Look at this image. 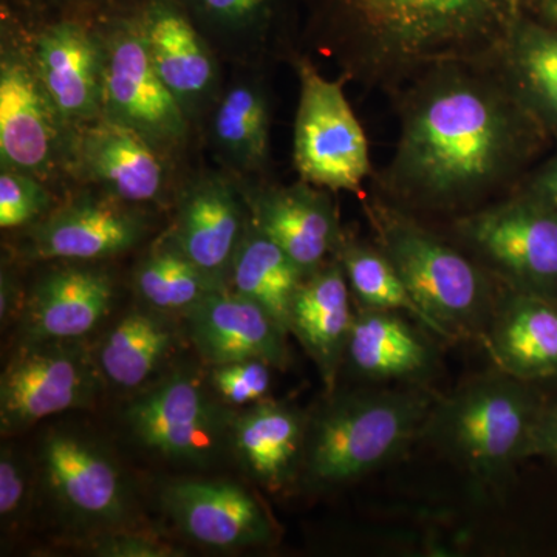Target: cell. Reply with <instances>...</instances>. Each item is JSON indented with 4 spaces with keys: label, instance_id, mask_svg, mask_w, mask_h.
<instances>
[{
    "label": "cell",
    "instance_id": "cell-2",
    "mask_svg": "<svg viewBox=\"0 0 557 557\" xmlns=\"http://www.w3.org/2000/svg\"><path fill=\"white\" fill-rule=\"evenodd\" d=\"M336 22L314 40L344 78L410 86L431 70L497 61L530 0H333Z\"/></svg>",
    "mask_w": 557,
    "mask_h": 557
},
{
    "label": "cell",
    "instance_id": "cell-28",
    "mask_svg": "<svg viewBox=\"0 0 557 557\" xmlns=\"http://www.w3.org/2000/svg\"><path fill=\"white\" fill-rule=\"evenodd\" d=\"M304 278L287 252L249 218L231 269V292L258 304L289 335V310Z\"/></svg>",
    "mask_w": 557,
    "mask_h": 557
},
{
    "label": "cell",
    "instance_id": "cell-20",
    "mask_svg": "<svg viewBox=\"0 0 557 557\" xmlns=\"http://www.w3.org/2000/svg\"><path fill=\"white\" fill-rule=\"evenodd\" d=\"M190 341L212 366L262 359L288 364V333L262 307L231 289L211 293L185 311Z\"/></svg>",
    "mask_w": 557,
    "mask_h": 557
},
{
    "label": "cell",
    "instance_id": "cell-34",
    "mask_svg": "<svg viewBox=\"0 0 557 557\" xmlns=\"http://www.w3.org/2000/svg\"><path fill=\"white\" fill-rule=\"evenodd\" d=\"M271 368L273 366L262 359H244L214 366L211 386L225 405H256L270 392Z\"/></svg>",
    "mask_w": 557,
    "mask_h": 557
},
{
    "label": "cell",
    "instance_id": "cell-15",
    "mask_svg": "<svg viewBox=\"0 0 557 557\" xmlns=\"http://www.w3.org/2000/svg\"><path fill=\"white\" fill-rule=\"evenodd\" d=\"M248 220L239 182L225 171H200L180 190L174 223L164 240L230 289L231 269Z\"/></svg>",
    "mask_w": 557,
    "mask_h": 557
},
{
    "label": "cell",
    "instance_id": "cell-39",
    "mask_svg": "<svg viewBox=\"0 0 557 557\" xmlns=\"http://www.w3.org/2000/svg\"><path fill=\"white\" fill-rule=\"evenodd\" d=\"M520 190L557 208V153L542 164Z\"/></svg>",
    "mask_w": 557,
    "mask_h": 557
},
{
    "label": "cell",
    "instance_id": "cell-7",
    "mask_svg": "<svg viewBox=\"0 0 557 557\" xmlns=\"http://www.w3.org/2000/svg\"><path fill=\"white\" fill-rule=\"evenodd\" d=\"M97 17L106 50L102 119L135 132L175 164L193 126L150 62L135 5Z\"/></svg>",
    "mask_w": 557,
    "mask_h": 557
},
{
    "label": "cell",
    "instance_id": "cell-6",
    "mask_svg": "<svg viewBox=\"0 0 557 557\" xmlns=\"http://www.w3.org/2000/svg\"><path fill=\"white\" fill-rule=\"evenodd\" d=\"M76 132L51 100L33 57L30 30L3 9L0 27V170L24 172L51 189L73 182Z\"/></svg>",
    "mask_w": 557,
    "mask_h": 557
},
{
    "label": "cell",
    "instance_id": "cell-4",
    "mask_svg": "<svg viewBox=\"0 0 557 557\" xmlns=\"http://www.w3.org/2000/svg\"><path fill=\"white\" fill-rule=\"evenodd\" d=\"M368 211L376 245L394 263L429 332L450 343L482 341L500 296L494 274L401 208L375 200Z\"/></svg>",
    "mask_w": 557,
    "mask_h": 557
},
{
    "label": "cell",
    "instance_id": "cell-35",
    "mask_svg": "<svg viewBox=\"0 0 557 557\" xmlns=\"http://www.w3.org/2000/svg\"><path fill=\"white\" fill-rule=\"evenodd\" d=\"M30 493V475L20 456L10 448L0 454V519L13 525L24 516Z\"/></svg>",
    "mask_w": 557,
    "mask_h": 557
},
{
    "label": "cell",
    "instance_id": "cell-24",
    "mask_svg": "<svg viewBox=\"0 0 557 557\" xmlns=\"http://www.w3.org/2000/svg\"><path fill=\"white\" fill-rule=\"evenodd\" d=\"M338 259L304 278L289 310L288 330L310 355L329 392L335 391L357 313Z\"/></svg>",
    "mask_w": 557,
    "mask_h": 557
},
{
    "label": "cell",
    "instance_id": "cell-10",
    "mask_svg": "<svg viewBox=\"0 0 557 557\" xmlns=\"http://www.w3.org/2000/svg\"><path fill=\"white\" fill-rule=\"evenodd\" d=\"M100 387V370L75 341L30 339L0 376L2 434H17L44 418L86 408Z\"/></svg>",
    "mask_w": 557,
    "mask_h": 557
},
{
    "label": "cell",
    "instance_id": "cell-19",
    "mask_svg": "<svg viewBox=\"0 0 557 557\" xmlns=\"http://www.w3.org/2000/svg\"><path fill=\"white\" fill-rule=\"evenodd\" d=\"M44 472L51 493L75 518L94 523H116L129 507L120 468L90 440L54 432L44 442Z\"/></svg>",
    "mask_w": 557,
    "mask_h": 557
},
{
    "label": "cell",
    "instance_id": "cell-3",
    "mask_svg": "<svg viewBox=\"0 0 557 557\" xmlns=\"http://www.w3.org/2000/svg\"><path fill=\"white\" fill-rule=\"evenodd\" d=\"M307 424L299 482L311 493L368 478L421 438L435 398L423 388L330 392Z\"/></svg>",
    "mask_w": 557,
    "mask_h": 557
},
{
    "label": "cell",
    "instance_id": "cell-18",
    "mask_svg": "<svg viewBox=\"0 0 557 557\" xmlns=\"http://www.w3.org/2000/svg\"><path fill=\"white\" fill-rule=\"evenodd\" d=\"M161 504L178 530L205 547H259L274 537L265 508L239 483L182 480L164 487Z\"/></svg>",
    "mask_w": 557,
    "mask_h": 557
},
{
    "label": "cell",
    "instance_id": "cell-32",
    "mask_svg": "<svg viewBox=\"0 0 557 557\" xmlns=\"http://www.w3.org/2000/svg\"><path fill=\"white\" fill-rule=\"evenodd\" d=\"M135 287L149 306L161 311H186L211 293L226 289L164 239L139 260Z\"/></svg>",
    "mask_w": 557,
    "mask_h": 557
},
{
    "label": "cell",
    "instance_id": "cell-5",
    "mask_svg": "<svg viewBox=\"0 0 557 557\" xmlns=\"http://www.w3.org/2000/svg\"><path fill=\"white\" fill-rule=\"evenodd\" d=\"M542 405L531 384L496 369L435 399L420 440L450 458L478 491L498 490L525 460Z\"/></svg>",
    "mask_w": 557,
    "mask_h": 557
},
{
    "label": "cell",
    "instance_id": "cell-8",
    "mask_svg": "<svg viewBox=\"0 0 557 557\" xmlns=\"http://www.w3.org/2000/svg\"><path fill=\"white\" fill-rule=\"evenodd\" d=\"M293 65L299 79L293 132L299 178L322 189L358 193L372 163L368 137L344 91L347 79H329L307 54H296Z\"/></svg>",
    "mask_w": 557,
    "mask_h": 557
},
{
    "label": "cell",
    "instance_id": "cell-1",
    "mask_svg": "<svg viewBox=\"0 0 557 557\" xmlns=\"http://www.w3.org/2000/svg\"><path fill=\"white\" fill-rule=\"evenodd\" d=\"M547 134L500 62L443 65L408 86L383 186L406 207L463 208L518 177Z\"/></svg>",
    "mask_w": 557,
    "mask_h": 557
},
{
    "label": "cell",
    "instance_id": "cell-25",
    "mask_svg": "<svg viewBox=\"0 0 557 557\" xmlns=\"http://www.w3.org/2000/svg\"><path fill=\"white\" fill-rule=\"evenodd\" d=\"M437 362L426 336L401 313L359 309L348 338L347 366L369 383H420Z\"/></svg>",
    "mask_w": 557,
    "mask_h": 557
},
{
    "label": "cell",
    "instance_id": "cell-9",
    "mask_svg": "<svg viewBox=\"0 0 557 557\" xmlns=\"http://www.w3.org/2000/svg\"><path fill=\"white\" fill-rule=\"evenodd\" d=\"M454 231L508 287L557 298V208L520 190L461 215Z\"/></svg>",
    "mask_w": 557,
    "mask_h": 557
},
{
    "label": "cell",
    "instance_id": "cell-37",
    "mask_svg": "<svg viewBox=\"0 0 557 557\" xmlns=\"http://www.w3.org/2000/svg\"><path fill=\"white\" fill-rule=\"evenodd\" d=\"M541 457L557 465V399L544 403L531 429L525 458Z\"/></svg>",
    "mask_w": 557,
    "mask_h": 557
},
{
    "label": "cell",
    "instance_id": "cell-40",
    "mask_svg": "<svg viewBox=\"0 0 557 557\" xmlns=\"http://www.w3.org/2000/svg\"><path fill=\"white\" fill-rule=\"evenodd\" d=\"M20 302V285H17L16 276L3 263L2 274H0V318H2L3 324L13 318Z\"/></svg>",
    "mask_w": 557,
    "mask_h": 557
},
{
    "label": "cell",
    "instance_id": "cell-38",
    "mask_svg": "<svg viewBox=\"0 0 557 557\" xmlns=\"http://www.w3.org/2000/svg\"><path fill=\"white\" fill-rule=\"evenodd\" d=\"M40 9L53 10L57 14H86L100 16L109 11L126 7L127 0H30Z\"/></svg>",
    "mask_w": 557,
    "mask_h": 557
},
{
    "label": "cell",
    "instance_id": "cell-41",
    "mask_svg": "<svg viewBox=\"0 0 557 557\" xmlns=\"http://www.w3.org/2000/svg\"><path fill=\"white\" fill-rule=\"evenodd\" d=\"M548 20L557 27V0H548L547 2Z\"/></svg>",
    "mask_w": 557,
    "mask_h": 557
},
{
    "label": "cell",
    "instance_id": "cell-16",
    "mask_svg": "<svg viewBox=\"0 0 557 557\" xmlns=\"http://www.w3.org/2000/svg\"><path fill=\"white\" fill-rule=\"evenodd\" d=\"M172 166L138 134L100 120L81 127L73 148V182L132 207L161 205L172 189Z\"/></svg>",
    "mask_w": 557,
    "mask_h": 557
},
{
    "label": "cell",
    "instance_id": "cell-23",
    "mask_svg": "<svg viewBox=\"0 0 557 557\" xmlns=\"http://www.w3.org/2000/svg\"><path fill=\"white\" fill-rule=\"evenodd\" d=\"M259 73L236 70L207 120L212 153L236 180H258L270 166L271 101Z\"/></svg>",
    "mask_w": 557,
    "mask_h": 557
},
{
    "label": "cell",
    "instance_id": "cell-27",
    "mask_svg": "<svg viewBox=\"0 0 557 557\" xmlns=\"http://www.w3.org/2000/svg\"><path fill=\"white\" fill-rule=\"evenodd\" d=\"M222 62L260 70L269 61L276 0H180Z\"/></svg>",
    "mask_w": 557,
    "mask_h": 557
},
{
    "label": "cell",
    "instance_id": "cell-33",
    "mask_svg": "<svg viewBox=\"0 0 557 557\" xmlns=\"http://www.w3.org/2000/svg\"><path fill=\"white\" fill-rule=\"evenodd\" d=\"M53 189L24 172L0 170V228L35 225L57 207Z\"/></svg>",
    "mask_w": 557,
    "mask_h": 557
},
{
    "label": "cell",
    "instance_id": "cell-26",
    "mask_svg": "<svg viewBox=\"0 0 557 557\" xmlns=\"http://www.w3.org/2000/svg\"><path fill=\"white\" fill-rule=\"evenodd\" d=\"M309 417L284 403H256L234 417L231 443L249 475L271 493L299 482Z\"/></svg>",
    "mask_w": 557,
    "mask_h": 557
},
{
    "label": "cell",
    "instance_id": "cell-21",
    "mask_svg": "<svg viewBox=\"0 0 557 557\" xmlns=\"http://www.w3.org/2000/svg\"><path fill=\"white\" fill-rule=\"evenodd\" d=\"M482 343L512 379L557 380V298L505 285Z\"/></svg>",
    "mask_w": 557,
    "mask_h": 557
},
{
    "label": "cell",
    "instance_id": "cell-12",
    "mask_svg": "<svg viewBox=\"0 0 557 557\" xmlns=\"http://www.w3.org/2000/svg\"><path fill=\"white\" fill-rule=\"evenodd\" d=\"M148 231L149 222L141 208L100 189L84 190L28 226L22 237L21 255L32 260L97 262L137 247Z\"/></svg>",
    "mask_w": 557,
    "mask_h": 557
},
{
    "label": "cell",
    "instance_id": "cell-36",
    "mask_svg": "<svg viewBox=\"0 0 557 557\" xmlns=\"http://www.w3.org/2000/svg\"><path fill=\"white\" fill-rule=\"evenodd\" d=\"M91 555L104 557H168L182 555L178 548L141 533H116L98 539Z\"/></svg>",
    "mask_w": 557,
    "mask_h": 557
},
{
    "label": "cell",
    "instance_id": "cell-22",
    "mask_svg": "<svg viewBox=\"0 0 557 557\" xmlns=\"http://www.w3.org/2000/svg\"><path fill=\"white\" fill-rule=\"evenodd\" d=\"M69 262L46 271L24 304V329L30 339L76 341L109 313L113 281L108 271Z\"/></svg>",
    "mask_w": 557,
    "mask_h": 557
},
{
    "label": "cell",
    "instance_id": "cell-29",
    "mask_svg": "<svg viewBox=\"0 0 557 557\" xmlns=\"http://www.w3.org/2000/svg\"><path fill=\"white\" fill-rule=\"evenodd\" d=\"M498 62L534 119L548 134L557 132V27L520 22Z\"/></svg>",
    "mask_w": 557,
    "mask_h": 557
},
{
    "label": "cell",
    "instance_id": "cell-13",
    "mask_svg": "<svg viewBox=\"0 0 557 557\" xmlns=\"http://www.w3.org/2000/svg\"><path fill=\"white\" fill-rule=\"evenodd\" d=\"M28 30L40 78L70 129L102 120L106 50L98 17L54 14Z\"/></svg>",
    "mask_w": 557,
    "mask_h": 557
},
{
    "label": "cell",
    "instance_id": "cell-11",
    "mask_svg": "<svg viewBox=\"0 0 557 557\" xmlns=\"http://www.w3.org/2000/svg\"><path fill=\"white\" fill-rule=\"evenodd\" d=\"M124 418L145 448L190 467H207L223 453L234 421L196 376L183 372L135 398Z\"/></svg>",
    "mask_w": 557,
    "mask_h": 557
},
{
    "label": "cell",
    "instance_id": "cell-17",
    "mask_svg": "<svg viewBox=\"0 0 557 557\" xmlns=\"http://www.w3.org/2000/svg\"><path fill=\"white\" fill-rule=\"evenodd\" d=\"M249 218L292 258L306 274L314 273L335 255L343 231L327 189L299 180L277 186L237 180Z\"/></svg>",
    "mask_w": 557,
    "mask_h": 557
},
{
    "label": "cell",
    "instance_id": "cell-30",
    "mask_svg": "<svg viewBox=\"0 0 557 557\" xmlns=\"http://www.w3.org/2000/svg\"><path fill=\"white\" fill-rule=\"evenodd\" d=\"M172 346L174 332L166 321L132 311L102 343L100 370L115 386L137 387L160 368Z\"/></svg>",
    "mask_w": 557,
    "mask_h": 557
},
{
    "label": "cell",
    "instance_id": "cell-14",
    "mask_svg": "<svg viewBox=\"0 0 557 557\" xmlns=\"http://www.w3.org/2000/svg\"><path fill=\"white\" fill-rule=\"evenodd\" d=\"M135 10L153 69L190 126L200 127L225 89L222 60L180 0H141Z\"/></svg>",
    "mask_w": 557,
    "mask_h": 557
},
{
    "label": "cell",
    "instance_id": "cell-31",
    "mask_svg": "<svg viewBox=\"0 0 557 557\" xmlns=\"http://www.w3.org/2000/svg\"><path fill=\"white\" fill-rule=\"evenodd\" d=\"M333 256L343 267L348 288L357 299L359 309L408 314L421 327L429 330L426 318L379 245L343 236Z\"/></svg>",
    "mask_w": 557,
    "mask_h": 557
}]
</instances>
